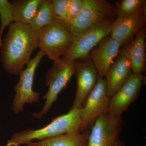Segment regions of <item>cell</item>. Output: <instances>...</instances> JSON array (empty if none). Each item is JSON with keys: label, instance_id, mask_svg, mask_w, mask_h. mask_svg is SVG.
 <instances>
[{"label": "cell", "instance_id": "obj_1", "mask_svg": "<svg viewBox=\"0 0 146 146\" xmlns=\"http://www.w3.org/2000/svg\"><path fill=\"white\" fill-rule=\"evenodd\" d=\"M9 27L0 48L1 60L7 73L19 75L38 48L37 33L29 25L14 22Z\"/></svg>", "mask_w": 146, "mask_h": 146}, {"label": "cell", "instance_id": "obj_2", "mask_svg": "<svg viewBox=\"0 0 146 146\" xmlns=\"http://www.w3.org/2000/svg\"><path fill=\"white\" fill-rule=\"evenodd\" d=\"M81 108H71L68 113L56 117L42 128L16 132L5 146H21L34 140L43 141L63 134L81 132Z\"/></svg>", "mask_w": 146, "mask_h": 146}, {"label": "cell", "instance_id": "obj_3", "mask_svg": "<svg viewBox=\"0 0 146 146\" xmlns=\"http://www.w3.org/2000/svg\"><path fill=\"white\" fill-rule=\"evenodd\" d=\"M37 35L39 51L53 61L67 52L74 38L67 25L55 18L50 23L41 29Z\"/></svg>", "mask_w": 146, "mask_h": 146}, {"label": "cell", "instance_id": "obj_4", "mask_svg": "<svg viewBox=\"0 0 146 146\" xmlns=\"http://www.w3.org/2000/svg\"><path fill=\"white\" fill-rule=\"evenodd\" d=\"M117 17L115 5L106 0H84L82 9L70 27L74 37Z\"/></svg>", "mask_w": 146, "mask_h": 146}, {"label": "cell", "instance_id": "obj_5", "mask_svg": "<svg viewBox=\"0 0 146 146\" xmlns=\"http://www.w3.org/2000/svg\"><path fill=\"white\" fill-rule=\"evenodd\" d=\"M53 62L45 75L46 85L48 90L43 97L45 100L44 107L40 112L33 113V117L38 119H42L50 109L58 95L74 75V62H67L61 58Z\"/></svg>", "mask_w": 146, "mask_h": 146}, {"label": "cell", "instance_id": "obj_6", "mask_svg": "<svg viewBox=\"0 0 146 146\" xmlns=\"http://www.w3.org/2000/svg\"><path fill=\"white\" fill-rule=\"evenodd\" d=\"M122 124L121 117L102 115L90 129L87 146H125L120 138Z\"/></svg>", "mask_w": 146, "mask_h": 146}, {"label": "cell", "instance_id": "obj_7", "mask_svg": "<svg viewBox=\"0 0 146 146\" xmlns=\"http://www.w3.org/2000/svg\"><path fill=\"white\" fill-rule=\"evenodd\" d=\"M110 99L106 80L98 79L81 108L82 132L90 130L98 118L108 112Z\"/></svg>", "mask_w": 146, "mask_h": 146}, {"label": "cell", "instance_id": "obj_8", "mask_svg": "<svg viewBox=\"0 0 146 146\" xmlns=\"http://www.w3.org/2000/svg\"><path fill=\"white\" fill-rule=\"evenodd\" d=\"M114 21L100 24L74 36L70 48L61 58L67 62H73L89 57L91 51L110 35Z\"/></svg>", "mask_w": 146, "mask_h": 146}, {"label": "cell", "instance_id": "obj_9", "mask_svg": "<svg viewBox=\"0 0 146 146\" xmlns=\"http://www.w3.org/2000/svg\"><path fill=\"white\" fill-rule=\"evenodd\" d=\"M45 55L39 51L27 65V67L20 74L18 83L14 86L16 92L12 104L13 112L17 114L23 111L26 104L38 102L40 94L33 89L35 72Z\"/></svg>", "mask_w": 146, "mask_h": 146}, {"label": "cell", "instance_id": "obj_10", "mask_svg": "<svg viewBox=\"0 0 146 146\" xmlns=\"http://www.w3.org/2000/svg\"><path fill=\"white\" fill-rule=\"evenodd\" d=\"M77 78L75 97L71 108H81L86 98L96 84L98 76L90 56L74 61Z\"/></svg>", "mask_w": 146, "mask_h": 146}, {"label": "cell", "instance_id": "obj_11", "mask_svg": "<svg viewBox=\"0 0 146 146\" xmlns=\"http://www.w3.org/2000/svg\"><path fill=\"white\" fill-rule=\"evenodd\" d=\"M145 77L142 74L132 73L117 92L110 98L108 112L121 117L129 106L138 98Z\"/></svg>", "mask_w": 146, "mask_h": 146}, {"label": "cell", "instance_id": "obj_12", "mask_svg": "<svg viewBox=\"0 0 146 146\" xmlns=\"http://www.w3.org/2000/svg\"><path fill=\"white\" fill-rule=\"evenodd\" d=\"M146 24V6L131 16L116 18L112 24L110 36L119 43L121 47L123 46L145 27Z\"/></svg>", "mask_w": 146, "mask_h": 146}, {"label": "cell", "instance_id": "obj_13", "mask_svg": "<svg viewBox=\"0 0 146 146\" xmlns=\"http://www.w3.org/2000/svg\"><path fill=\"white\" fill-rule=\"evenodd\" d=\"M121 47L119 43L108 36L91 51L89 56L96 69L98 79L104 78L119 55Z\"/></svg>", "mask_w": 146, "mask_h": 146}, {"label": "cell", "instance_id": "obj_14", "mask_svg": "<svg viewBox=\"0 0 146 146\" xmlns=\"http://www.w3.org/2000/svg\"><path fill=\"white\" fill-rule=\"evenodd\" d=\"M146 38L145 27L119 51L118 55L125 56L130 62L133 74H142L145 70Z\"/></svg>", "mask_w": 146, "mask_h": 146}, {"label": "cell", "instance_id": "obj_15", "mask_svg": "<svg viewBox=\"0 0 146 146\" xmlns=\"http://www.w3.org/2000/svg\"><path fill=\"white\" fill-rule=\"evenodd\" d=\"M132 74L130 62L125 56L118 55L108 71L104 78L107 91L111 98Z\"/></svg>", "mask_w": 146, "mask_h": 146}, {"label": "cell", "instance_id": "obj_16", "mask_svg": "<svg viewBox=\"0 0 146 146\" xmlns=\"http://www.w3.org/2000/svg\"><path fill=\"white\" fill-rule=\"evenodd\" d=\"M89 131L63 134L39 142H30L27 146H87Z\"/></svg>", "mask_w": 146, "mask_h": 146}, {"label": "cell", "instance_id": "obj_17", "mask_svg": "<svg viewBox=\"0 0 146 146\" xmlns=\"http://www.w3.org/2000/svg\"><path fill=\"white\" fill-rule=\"evenodd\" d=\"M42 0H14L10 2L15 23L29 25Z\"/></svg>", "mask_w": 146, "mask_h": 146}, {"label": "cell", "instance_id": "obj_18", "mask_svg": "<svg viewBox=\"0 0 146 146\" xmlns=\"http://www.w3.org/2000/svg\"><path fill=\"white\" fill-rule=\"evenodd\" d=\"M54 19L50 0H42L35 15L29 25L33 31L37 33L42 28L50 23Z\"/></svg>", "mask_w": 146, "mask_h": 146}, {"label": "cell", "instance_id": "obj_19", "mask_svg": "<svg viewBox=\"0 0 146 146\" xmlns=\"http://www.w3.org/2000/svg\"><path fill=\"white\" fill-rule=\"evenodd\" d=\"M117 18L129 17L138 12L146 6L145 0H121L118 1L115 5Z\"/></svg>", "mask_w": 146, "mask_h": 146}, {"label": "cell", "instance_id": "obj_20", "mask_svg": "<svg viewBox=\"0 0 146 146\" xmlns=\"http://www.w3.org/2000/svg\"><path fill=\"white\" fill-rule=\"evenodd\" d=\"M0 48L3 42V35L7 27L14 23L11 5L8 0H0Z\"/></svg>", "mask_w": 146, "mask_h": 146}, {"label": "cell", "instance_id": "obj_21", "mask_svg": "<svg viewBox=\"0 0 146 146\" xmlns=\"http://www.w3.org/2000/svg\"><path fill=\"white\" fill-rule=\"evenodd\" d=\"M69 0H50L51 9L55 19L64 22L69 28L68 7Z\"/></svg>", "mask_w": 146, "mask_h": 146}, {"label": "cell", "instance_id": "obj_22", "mask_svg": "<svg viewBox=\"0 0 146 146\" xmlns=\"http://www.w3.org/2000/svg\"><path fill=\"white\" fill-rule=\"evenodd\" d=\"M84 0H69L68 7V21L70 27L83 7Z\"/></svg>", "mask_w": 146, "mask_h": 146}, {"label": "cell", "instance_id": "obj_23", "mask_svg": "<svg viewBox=\"0 0 146 146\" xmlns=\"http://www.w3.org/2000/svg\"><path fill=\"white\" fill-rule=\"evenodd\" d=\"M0 31H1V29H0Z\"/></svg>", "mask_w": 146, "mask_h": 146}]
</instances>
